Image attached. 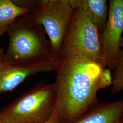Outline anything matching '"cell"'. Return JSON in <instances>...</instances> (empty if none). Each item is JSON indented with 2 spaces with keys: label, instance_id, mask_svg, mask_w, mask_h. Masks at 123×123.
Returning <instances> with one entry per match:
<instances>
[{
  "label": "cell",
  "instance_id": "1",
  "mask_svg": "<svg viewBox=\"0 0 123 123\" xmlns=\"http://www.w3.org/2000/svg\"><path fill=\"white\" fill-rule=\"evenodd\" d=\"M105 68L100 61L79 56H66L56 62L55 112L62 123H74L99 103L97 93Z\"/></svg>",
  "mask_w": 123,
  "mask_h": 123
},
{
  "label": "cell",
  "instance_id": "2",
  "mask_svg": "<svg viewBox=\"0 0 123 123\" xmlns=\"http://www.w3.org/2000/svg\"><path fill=\"white\" fill-rule=\"evenodd\" d=\"M6 33L9 43L3 58L6 62L28 65L54 61L43 27L34 21L29 12L17 18Z\"/></svg>",
  "mask_w": 123,
  "mask_h": 123
},
{
  "label": "cell",
  "instance_id": "3",
  "mask_svg": "<svg viewBox=\"0 0 123 123\" xmlns=\"http://www.w3.org/2000/svg\"><path fill=\"white\" fill-rule=\"evenodd\" d=\"M20 7L29 11L37 23L44 28L51 45L53 58L59 60L69 30L74 10L69 0H13Z\"/></svg>",
  "mask_w": 123,
  "mask_h": 123
},
{
  "label": "cell",
  "instance_id": "4",
  "mask_svg": "<svg viewBox=\"0 0 123 123\" xmlns=\"http://www.w3.org/2000/svg\"><path fill=\"white\" fill-rule=\"evenodd\" d=\"M54 84L38 82L0 111L3 123H45L55 110Z\"/></svg>",
  "mask_w": 123,
  "mask_h": 123
},
{
  "label": "cell",
  "instance_id": "5",
  "mask_svg": "<svg viewBox=\"0 0 123 123\" xmlns=\"http://www.w3.org/2000/svg\"><path fill=\"white\" fill-rule=\"evenodd\" d=\"M101 53L99 31L89 14L78 6L74 10L59 59L68 56H79L101 61Z\"/></svg>",
  "mask_w": 123,
  "mask_h": 123
},
{
  "label": "cell",
  "instance_id": "6",
  "mask_svg": "<svg viewBox=\"0 0 123 123\" xmlns=\"http://www.w3.org/2000/svg\"><path fill=\"white\" fill-rule=\"evenodd\" d=\"M123 34V0H110L107 21L100 36L101 62L110 69L116 65Z\"/></svg>",
  "mask_w": 123,
  "mask_h": 123
},
{
  "label": "cell",
  "instance_id": "7",
  "mask_svg": "<svg viewBox=\"0 0 123 123\" xmlns=\"http://www.w3.org/2000/svg\"><path fill=\"white\" fill-rule=\"evenodd\" d=\"M56 63L50 61L32 65H18L6 62L2 59L0 60V93L13 90L30 76L54 70Z\"/></svg>",
  "mask_w": 123,
  "mask_h": 123
},
{
  "label": "cell",
  "instance_id": "8",
  "mask_svg": "<svg viewBox=\"0 0 123 123\" xmlns=\"http://www.w3.org/2000/svg\"><path fill=\"white\" fill-rule=\"evenodd\" d=\"M123 114V99L99 103L74 123H117Z\"/></svg>",
  "mask_w": 123,
  "mask_h": 123
},
{
  "label": "cell",
  "instance_id": "9",
  "mask_svg": "<svg viewBox=\"0 0 123 123\" xmlns=\"http://www.w3.org/2000/svg\"><path fill=\"white\" fill-rule=\"evenodd\" d=\"M78 6L90 15L99 31L102 32L106 26L109 11L106 0H78Z\"/></svg>",
  "mask_w": 123,
  "mask_h": 123
},
{
  "label": "cell",
  "instance_id": "10",
  "mask_svg": "<svg viewBox=\"0 0 123 123\" xmlns=\"http://www.w3.org/2000/svg\"><path fill=\"white\" fill-rule=\"evenodd\" d=\"M28 12V10L17 5L12 0H0V38L17 18Z\"/></svg>",
  "mask_w": 123,
  "mask_h": 123
},
{
  "label": "cell",
  "instance_id": "11",
  "mask_svg": "<svg viewBox=\"0 0 123 123\" xmlns=\"http://www.w3.org/2000/svg\"><path fill=\"white\" fill-rule=\"evenodd\" d=\"M112 77L111 92L116 93L123 91V49H120Z\"/></svg>",
  "mask_w": 123,
  "mask_h": 123
},
{
  "label": "cell",
  "instance_id": "12",
  "mask_svg": "<svg viewBox=\"0 0 123 123\" xmlns=\"http://www.w3.org/2000/svg\"><path fill=\"white\" fill-rule=\"evenodd\" d=\"M112 76L110 69L105 68L102 72L100 79V85L101 89H104L109 87L112 85Z\"/></svg>",
  "mask_w": 123,
  "mask_h": 123
},
{
  "label": "cell",
  "instance_id": "13",
  "mask_svg": "<svg viewBox=\"0 0 123 123\" xmlns=\"http://www.w3.org/2000/svg\"><path fill=\"white\" fill-rule=\"evenodd\" d=\"M45 123H62L57 113L54 111L51 118Z\"/></svg>",
  "mask_w": 123,
  "mask_h": 123
},
{
  "label": "cell",
  "instance_id": "14",
  "mask_svg": "<svg viewBox=\"0 0 123 123\" xmlns=\"http://www.w3.org/2000/svg\"><path fill=\"white\" fill-rule=\"evenodd\" d=\"M4 53L3 52L2 49H0V60L3 58L4 56Z\"/></svg>",
  "mask_w": 123,
  "mask_h": 123
},
{
  "label": "cell",
  "instance_id": "15",
  "mask_svg": "<svg viewBox=\"0 0 123 123\" xmlns=\"http://www.w3.org/2000/svg\"><path fill=\"white\" fill-rule=\"evenodd\" d=\"M117 123H123V114L121 115Z\"/></svg>",
  "mask_w": 123,
  "mask_h": 123
},
{
  "label": "cell",
  "instance_id": "16",
  "mask_svg": "<svg viewBox=\"0 0 123 123\" xmlns=\"http://www.w3.org/2000/svg\"><path fill=\"white\" fill-rule=\"evenodd\" d=\"M120 47V48H121V49H123V34L122 37H121V39Z\"/></svg>",
  "mask_w": 123,
  "mask_h": 123
},
{
  "label": "cell",
  "instance_id": "17",
  "mask_svg": "<svg viewBox=\"0 0 123 123\" xmlns=\"http://www.w3.org/2000/svg\"><path fill=\"white\" fill-rule=\"evenodd\" d=\"M0 123H3L2 119H1V117L0 116Z\"/></svg>",
  "mask_w": 123,
  "mask_h": 123
}]
</instances>
